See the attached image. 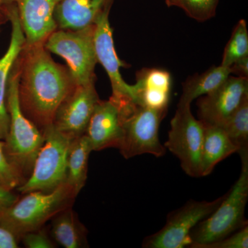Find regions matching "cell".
Wrapping results in <instances>:
<instances>
[{
	"label": "cell",
	"instance_id": "cb8c5ba5",
	"mask_svg": "<svg viewBox=\"0 0 248 248\" xmlns=\"http://www.w3.org/2000/svg\"><path fill=\"white\" fill-rule=\"evenodd\" d=\"M135 90L161 91L170 93L171 76L169 72L158 68H143L137 73Z\"/></svg>",
	"mask_w": 248,
	"mask_h": 248
},
{
	"label": "cell",
	"instance_id": "7c38bea8",
	"mask_svg": "<svg viewBox=\"0 0 248 248\" xmlns=\"http://www.w3.org/2000/svg\"><path fill=\"white\" fill-rule=\"evenodd\" d=\"M248 96V78L229 76L219 87L198 101L200 120L207 124L221 125Z\"/></svg>",
	"mask_w": 248,
	"mask_h": 248
},
{
	"label": "cell",
	"instance_id": "44dd1931",
	"mask_svg": "<svg viewBox=\"0 0 248 248\" xmlns=\"http://www.w3.org/2000/svg\"><path fill=\"white\" fill-rule=\"evenodd\" d=\"M220 126L238 147V153L248 150V96Z\"/></svg>",
	"mask_w": 248,
	"mask_h": 248
},
{
	"label": "cell",
	"instance_id": "5b68a950",
	"mask_svg": "<svg viewBox=\"0 0 248 248\" xmlns=\"http://www.w3.org/2000/svg\"><path fill=\"white\" fill-rule=\"evenodd\" d=\"M167 111L143 107L136 102L122 110L123 137L118 149L125 159L143 154L161 157L166 154V148L160 142L159 129Z\"/></svg>",
	"mask_w": 248,
	"mask_h": 248
},
{
	"label": "cell",
	"instance_id": "2e32d148",
	"mask_svg": "<svg viewBox=\"0 0 248 248\" xmlns=\"http://www.w3.org/2000/svg\"><path fill=\"white\" fill-rule=\"evenodd\" d=\"M115 0H60L55 7L54 19L58 29L76 31L95 23Z\"/></svg>",
	"mask_w": 248,
	"mask_h": 248
},
{
	"label": "cell",
	"instance_id": "5bb4252c",
	"mask_svg": "<svg viewBox=\"0 0 248 248\" xmlns=\"http://www.w3.org/2000/svg\"><path fill=\"white\" fill-rule=\"evenodd\" d=\"M60 0H14L22 27L25 46L45 44L57 30L54 19L55 7Z\"/></svg>",
	"mask_w": 248,
	"mask_h": 248
},
{
	"label": "cell",
	"instance_id": "9c48e42d",
	"mask_svg": "<svg viewBox=\"0 0 248 248\" xmlns=\"http://www.w3.org/2000/svg\"><path fill=\"white\" fill-rule=\"evenodd\" d=\"M225 195L213 202L190 201L168 216L166 225L159 232L147 236L145 248H183L190 246V233L200 222L210 216L224 199Z\"/></svg>",
	"mask_w": 248,
	"mask_h": 248
},
{
	"label": "cell",
	"instance_id": "52a82bcc",
	"mask_svg": "<svg viewBox=\"0 0 248 248\" xmlns=\"http://www.w3.org/2000/svg\"><path fill=\"white\" fill-rule=\"evenodd\" d=\"M45 143L36 158L27 181L17 187L20 193L40 191L50 192L64 184L71 140L60 133L53 124L42 132Z\"/></svg>",
	"mask_w": 248,
	"mask_h": 248
},
{
	"label": "cell",
	"instance_id": "277c9868",
	"mask_svg": "<svg viewBox=\"0 0 248 248\" xmlns=\"http://www.w3.org/2000/svg\"><path fill=\"white\" fill-rule=\"evenodd\" d=\"M0 211V226L20 241L23 235L42 228L57 214L72 206L77 196L66 183L50 192H28Z\"/></svg>",
	"mask_w": 248,
	"mask_h": 248
},
{
	"label": "cell",
	"instance_id": "4316f807",
	"mask_svg": "<svg viewBox=\"0 0 248 248\" xmlns=\"http://www.w3.org/2000/svg\"><path fill=\"white\" fill-rule=\"evenodd\" d=\"M20 241L28 248H53L55 244L43 227L23 235Z\"/></svg>",
	"mask_w": 248,
	"mask_h": 248
},
{
	"label": "cell",
	"instance_id": "1f68e13d",
	"mask_svg": "<svg viewBox=\"0 0 248 248\" xmlns=\"http://www.w3.org/2000/svg\"><path fill=\"white\" fill-rule=\"evenodd\" d=\"M0 1H1V2L3 3H6L9 2V1H14V0H0Z\"/></svg>",
	"mask_w": 248,
	"mask_h": 248
},
{
	"label": "cell",
	"instance_id": "7402d4cb",
	"mask_svg": "<svg viewBox=\"0 0 248 248\" xmlns=\"http://www.w3.org/2000/svg\"><path fill=\"white\" fill-rule=\"evenodd\" d=\"M246 56H248L247 24L244 19H241L224 49L221 65L229 68L235 62Z\"/></svg>",
	"mask_w": 248,
	"mask_h": 248
},
{
	"label": "cell",
	"instance_id": "83f0119b",
	"mask_svg": "<svg viewBox=\"0 0 248 248\" xmlns=\"http://www.w3.org/2000/svg\"><path fill=\"white\" fill-rule=\"evenodd\" d=\"M18 240L6 228L0 226V248H17Z\"/></svg>",
	"mask_w": 248,
	"mask_h": 248
},
{
	"label": "cell",
	"instance_id": "d4e9b609",
	"mask_svg": "<svg viewBox=\"0 0 248 248\" xmlns=\"http://www.w3.org/2000/svg\"><path fill=\"white\" fill-rule=\"evenodd\" d=\"M24 182L22 176L7 159L4 141L0 140V187L9 191L17 190Z\"/></svg>",
	"mask_w": 248,
	"mask_h": 248
},
{
	"label": "cell",
	"instance_id": "ac0fdd59",
	"mask_svg": "<svg viewBox=\"0 0 248 248\" xmlns=\"http://www.w3.org/2000/svg\"><path fill=\"white\" fill-rule=\"evenodd\" d=\"M87 233L72 206L62 210L52 218L50 237L62 247H89Z\"/></svg>",
	"mask_w": 248,
	"mask_h": 248
},
{
	"label": "cell",
	"instance_id": "ffe728a7",
	"mask_svg": "<svg viewBox=\"0 0 248 248\" xmlns=\"http://www.w3.org/2000/svg\"><path fill=\"white\" fill-rule=\"evenodd\" d=\"M231 74L230 68L220 65L213 66L202 74H197L186 80L183 86L182 97L178 105L190 104L196 98L213 92Z\"/></svg>",
	"mask_w": 248,
	"mask_h": 248
},
{
	"label": "cell",
	"instance_id": "e0dca14e",
	"mask_svg": "<svg viewBox=\"0 0 248 248\" xmlns=\"http://www.w3.org/2000/svg\"><path fill=\"white\" fill-rule=\"evenodd\" d=\"M203 124L202 177L209 175L218 163L239 151L238 147L228 138L222 127L205 122Z\"/></svg>",
	"mask_w": 248,
	"mask_h": 248
},
{
	"label": "cell",
	"instance_id": "d6a6232c",
	"mask_svg": "<svg viewBox=\"0 0 248 248\" xmlns=\"http://www.w3.org/2000/svg\"><path fill=\"white\" fill-rule=\"evenodd\" d=\"M4 4H5V3L1 2V1H0V9H1V8L3 7V6H4Z\"/></svg>",
	"mask_w": 248,
	"mask_h": 248
},
{
	"label": "cell",
	"instance_id": "4fadbf2b",
	"mask_svg": "<svg viewBox=\"0 0 248 248\" xmlns=\"http://www.w3.org/2000/svg\"><path fill=\"white\" fill-rule=\"evenodd\" d=\"M123 114L112 99L99 100L94 107L85 135L93 151L120 146L123 137Z\"/></svg>",
	"mask_w": 248,
	"mask_h": 248
},
{
	"label": "cell",
	"instance_id": "d6986e66",
	"mask_svg": "<svg viewBox=\"0 0 248 248\" xmlns=\"http://www.w3.org/2000/svg\"><path fill=\"white\" fill-rule=\"evenodd\" d=\"M92 146L86 135L71 141L68 159L66 184L78 195L87 180L88 164Z\"/></svg>",
	"mask_w": 248,
	"mask_h": 248
},
{
	"label": "cell",
	"instance_id": "3957f363",
	"mask_svg": "<svg viewBox=\"0 0 248 248\" xmlns=\"http://www.w3.org/2000/svg\"><path fill=\"white\" fill-rule=\"evenodd\" d=\"M239 154L241 161L239 179L225 195L218 208L190 232L188 248H201L247 226L245 210L248 200V150Z\"/></svg>",
	"mask_w": 248,
	"mask_h": 248
},
{
	"label": "cell",
	"instance_id": "6da1fadb",
	"mask_svg": "<svg viewBox=\"0 0 248 248\" xmlns=\"http://www.w3.org/2000/svg\"><path fill=\"white\" fill-rule=\"evenodd\" d=\"M19 58L21 109L42 133L53 124L59 106L76 84L68 68L54 61L45 44L24 45Z\"/></svg>",
	"mask_w": 248,
	"mask_h": 248
},
{
	"label": "cell",
	"instance_id": "30bf717a",
	"mask_svg": "<svg viewBox=\"0 0 248 248\" xmlns=\"http://www.w3.org/2000/svg\"><path fill=\"white\" fill-rule=\"evenodd\" d=\"M94 84L76 85L55 112L53 126L71 141L85 135L94 107L100 100Z\"/></svg>",
	"mask_w": 248,
	"mask_h": 248
},
{
	"label": "cell",
	"instance_id": "ba28073f",
	"mask_svg": "<svg viewBox=\"0 0 248 248\" xmlns=\"http://www.w3.org/2000/svg\"><path fill=\"white\" fill-rule=\"evenodd\" d=\"M204 124L192 115L190 104L178 105L164 146L180 161L187 175L202 177Z\"/></svg>",
	"mask_w": 248,
	"mask_h": 248
},
{
	"label": "cell",
	"instance_id": "4dcf8cb0",
	"mask_svg": "<svg viewBox=\"0 0 248 248\" xmlns=\"http://www.w3.org/2000/svg\"><path fill=\"white\" fill-rule=\"evenodd\" d=\"M4 18H7L6 17V11H5V6H3V7L0 9V26H1V23L3 22V19Z\"/></svg>",
	"mask_w": 248,
	"mask_h": 248
},
{
	"label": "cell",
	"instance_id": "f1b7e54d",
	"mask_svg": "<svg viewBox=\"0 0 248 248\" xmlns=\"http://www.w3.org/2000/svg\"><path fill=\"white\" fill-rule=\"evenodd\" d=\"M231 73L241 78H248V56L240 59L229 67Z\"/></svg>",
	"mask_w": 248,
	"mask_h": 248
},
{
	"label": "cell",
	"instance_id": "7a4b0ae2",
	"mask_svg": "<svg viewBox=\"0 0 248 248\" xmlns=\"http://www.w3.org/2000/svg\"><path fill=\"white\" fill-rule=\"evenodd\" d=\"M19 76L20 60L18 57L8 83L6 107L10 124L4 144L7 159L25 182L32 172L36 158L45 140L43 133L24 115L21 109L18 94Z\"/></svg>",
	"mask_w": 248,
	"mask_h": 248
},
{
	"label": "cell",
	"instance_id": "f546056e",
	"mask_svg": "<svg viewBox=\"0 0 248 248\" xmlns=\"http://www.w3.org/2000/svg\"><path fill=\"white\" fill-rule=\"evenodd\" d=\"M17 198V196L13 193L12 191L4 190L0 187V211L10 206Z\"/></svg>",
	"mask_w": 248,
	"mask_h": 248
},
{
	"label": "cell",
	"instance_id": "8992f818",
	"mask_svg": "<svg viewBox=\"0 0 248 248\" xmlns=\"http://www.w3.org/2000/svg\"><path fill=\"white\" fill-rule=\"evenodd\" d=\"M94 24L80 30L57 29L45 43V48L66 60L76 85L95 82L97 63L94 45Z\"/></svg>",
	"mask_w": 248,
	"mask_h": 248
},
{
	"label": "cell",
	"instance_id": "8fae6325",
	"mask_svg": "<svg viewBox=\"0 0 248 248\" xmlns=\"http://www.w3.org/2000/svg\"><path fill=\"white\" fill-rule=\"evenodd\" d=\"M110 9L104 11L94 23L96 56L97 62L104 67L110 79L112 91L110 99L119 104L135 102L133 85L127 84L121 76L120 67L124 64L116 53L112 29L109 22Z\"/></svg>",
	"mask_w": 248,
	"mask_h": 248
},
{
	"label": "cell",
	"instance_id": "603a6c76",
	"mask_svg": "<svg viewBox=\"0 0 248 248\" xmlns=\"http://www.w3.org/2000/svg\"><path fill=\"white\" fill-rule=\"evenodd\" d=\"M219 0H166L169 7L176 6L185 11L189 17L205 22L215 16Z\"/></svg>",
	"mask_w": 248,
	"mask_h": 248
},
{
	"label": "cell",
	"instance_id": "484cf974",
	"mask_svg": "<svg viewBox=\"0 0 248 248\" xmlns=\"http://www.w3.org/2000/svg\"><path fill=\"white\" fill-rule=\"evenodd\" d=\"M248 226L229 235L224 239L205 245L201 248H248Z\"/></svg>",
	"mask_w": 248,
	"mask_h": 248
},
{
	"label": "cell",
	"instance_id": "9a60e30c",
	"mask_svg": "<svg viewBox=\"0 0 248 248\" xmlns=\"http://www.w3.org/2000/svg\"><path fill=\"white\" fill-rule=\"evenodd\" d=\"M5 11L8 20L11 24V40L9 48L0 58V140L4 141L9 132L10 117L6 107V94L9 76L16 60L22 51L25 37L23 32L15 1L5 5Z\"/></svg>",
	"mask_w": 248,
	"mask_h": 248
}]
</instances>
